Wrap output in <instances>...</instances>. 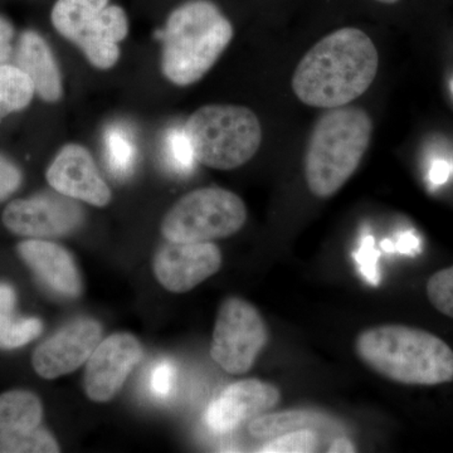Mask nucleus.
Wrapping results in <instances>:
<instances>
[{
  "label": "nucleus",
  "mask_w": 453,
  "mask_h": 453,
  "mask_svg": "<svg viewBox=\"0 0 453 453\" xmlns=\"http://www.w3.org/2000/svg\"><path fill=\"white\" fill-rule=\"evenodd\" d=\"M380 56L371 38L357 28L327 35L303 56L292 77V89L305 105L347 106L371 88Z\"/></svg>",
  "instance_id": "nucleus-1"
},
{
  "label": "nucleus",
  "mask_w": 453,
  "mask_h": 453,
  "mask_svg": "<svg viewBox=\"0 0 453 453\" xmlns=\"http://www.w3.org/2000/svg\"><path fill=\"white\" fill-rule=\"evenodd\" d=\"M356 351L366 366L405 386H440L453 380V350L417 327L381 325L357 335Z\"/></svg>",
  "instance_id": "nucleus-2"
},
{
  "label": "nucleus",
  "mask_w": 453,
  "mask_h": 453,
  "mask_svg": "<svg viewBox=\"0 0 453 453\" xmlns=\"http://www.w3.org/2000/svg\"><path fill=\"white\" fill-rule=\"evenodd\" d=\"M162 71L170 82H198L234 38L228 18L210 0H189L174 9L163 31Z\"/></svg>",
  "instance_id": "nucleus-3"
},
{
  "label": "nucleus",
  "mask_w": 453,
  "mask_h": 453,
  "mask_svg": "<svg viewBox=\"0 0 453 453\" xmlns=\"http://www.w3.org/2000/svg\"><path fill=\"white\" fill-rule=\"evenodd\" d=\"M372 134L371 116L359 107H336L320 116L305 154L310 192L318 198L336 195L362 163Z\"/></svg>",
  "instance_id": "nucleus-4"
},
{
  "label": "nucleus",
  "mask_w": 453,
  "mask_h": 453,
  "mask_svg": "<svg viewBox=\"0 0 453 453\" xmlns=\"http://www.w3.org/2000/svg\"><path fill=\"white\" fill-rule=\"evenodd\" d=\"M184 129L196 162L208 168L242 166L255 157L262 142L257 116L243 106H203L188 119Z\"/></svg>",
  "instance_id": "nucleus-5"
},
{
  "label": "nucleus",
  "mask_w": 453,
  "mask_h": 453,
  "mask_svg": "<svg viewBox=\"0 0 453 453\" xmlns=\"http://www.w3.org/2000/svg\"><path fill=\"white\" fill-rule=\"evenodd\" d=\"M50 18L56 31L79 46L95 67L109 70L119 61L118 43L129 32L127 13L119 5H109V0H57Z\"/></svg>",
  "instance_id": "nucleus-6"
},
{
  "label": "nucleus",
  "mask_w": 453,
  "mask_h": 453,
  "mask_svg": "<svg viewBox=\"0 0 453 453\" xmlns=\"http://www.w3.org/2000/svg\"><path fill=\"white\" fill-rule=\"evenodd\" d=\"M246 219L240 196L222 188H202L173 205L164 217L162 234L172 242H211L237 234Z\"/></svg>",
  "instance_id": "nucleus-7"
},
{
  "label": "nucleus",
  "mask_w": 453,
  "mask_h": 453,
  "mask_svg": "<svg viewBox=\"0 0 453 453\" xmlns=\"http://www.w3.org/2000/svg\"><path fill=\"white\" fill-rule=\"evenodd\" d=\"M267 340L266 323L258 310L246 300L228 297L217 315L211 357L229 374H246L266 347Z\"/></svg>",
  "instance_id": "nucleus-8"
},
{
  "label": "nucleus",
  "mask_w": 453,
  "mask_h": 453,
  "mask_svg": "<svg viewBox=\"0 0 453 453\" xmlns=\"http://www.w3.org/2000/svg\"><path fill=\"white\" fill-rule=\"evenodd\" d=\"M43 408L28 390L0 395V453H56L55 438L41 427Z\"/></svg>",
  "instance_id": "nucleus-9"
},
{
  "label": "nucleus",
  "mask_w": 453,
  "mask_h": 453,
  "mask_svg": "<svg viewBox=\"0 0 453 453\" xmlns=\"http://www.w3.org/2000/svg\"><path fill=\"white\" fill-rule=\"evenodd\" d=\"M61 196L17 199L5 208L3 223L9 231L26 237H59L73 234L82 225L83 210L70 196Z\"/></svg>",
  "instance_id": "nucleus-10"
},
{
  "label": "nucleus",
  "mask_w": 453,
  "mask_h": 453,
  "mask_svg": "<svg viewBox=\"0 0 453 453\" xmlns=\"http://www.w3.org/2000/svg\"><path fill=\"white\" fill-rule=\"evenodd\" d=\"M142 357V344L131 334H113L101 342L86 365V395L98 403L112 399Z\"/></svg>",
  "instance_id": "nucleus-11"
},
{
  "label": "nucleus",
  "mask_w": 453,
  "mask_h": 453,
  "mask_svg": "<svg viewBox=\"0 0 453 453\" xmlns=\"http://www.w3.org/2000/svg\"><path fill=\"white\" fill-rule=\"evenodd\" d=\"M222 267V253L211 242L164 244L154 258V273L166 290L183 294L216 275Z\"/></svg>",
  "instance_id": "nucleus-12"
},
{
  "label": "nucleus",
  "mask_w": 453,
  "mask_h": 453,
  "mask_svg": "<svg viewBox=\"0 0 453 453\" xmlns=\"http://www.w3.org/2000/svg\"><path fill=\"white\" fill-rule=\"evenodd\" d=\"M103 327L92 319H79L50 336L35 349L33 368L44 380L73 372L85 363L100 344Z\"/></svg>",
  "instance_id": "nucleus-13"
},
{
  "label": "nucleus",
  "mask_w": 453,
  "mask_h": 453,
  "mask_svg": "<svg viewBox=\"0 0 453 453\" xmlns=\"http://www.w3.org/2000/svg\"><path fill=\"white\" fill-rule=\"evenodd\" d=\"M47 180L59 195L96 207H105L111 201V190L101 178L94 157L81 145L61 149L47 170Z\"/></svg>",
  "instance_id": "nucleus-14"
},
{
  "label": "nucleus",
  "mask_w": 453,
  "mask_h": 453,
  "mask_svg": "<svg viewBox=\"0 0 453 453\" xmlns=\"http://www.w3.org/2000/svg\"><path fill=\"white\" fill-rule=\"evenodd\" d=\"M281 393L273 384L258 380H240L226 387L211 402L205 416L208 427L217 434H228L276 407Z\"/></svg>",
  "instance_id": "nucleus-15"
},
{
  "label": "nucleus",
  "mask_w": 453,
  "mask_h": 453,
  "mask_svg": "<svg viewBox=\"0 0 453 453\" xmlns=\"http://www.w3.org/2000/svg\"><path fill=\"white\" fill-rule=\"evenodd\" d=\"M18 253L38 279L56 294L76 297L81 291L79 270L64 247L35 238L18 244Z\"/></svg>",
  "instance_id": "nucleus-16"
},
{
  "label": "nucleus",
  "mask_w": 453,
  "mask_h": 453,
  "mask_svg": "<svg viewBox=\"0 0 453 453\" xmlns=\"http://www.w3.org/2000/svg\"><path fill=\"white\" fill-rule=\"evenodd\" d=\"M17 67L32 80L35 94L46 103H57L64 94L62 77L49 44L38 33L27 31L20 37Z\"/></svg>",
  "instance_id": "nucleus-17"
},
{
  "label": "nucleus",
  "mask_w": 453,
  "mask_h": 453,
  "mask_svg": "<svg viewBox=\"0 0 453 453\" xmlns=\"http://www.w3.org/2000/svg\"><path fill=\"white\" fill-rule=\"evenodd\" d=\"M35 94L32 80L19 67L0 65V120L28 106Z\"/></svg>",
  "instance_id": "nucleus-18"
},
{
  "label": "nucleus",
  "mask_w": 453,
  "mask_h": 453,
  "mask_svg": "<svg viewBox=\"0 0 453 453\" xmlns=\"http://www.w3.org/2000/svg\"><path fill=\"white\" fill-rule=\"evenodd\" d=\"M321 421L320 414L308 411H286L256 417L250 423V434L259 438H275L288 432L312 428Z\"/></svg>",
  "instance_id": "nucleus-19"
},
{
  "label": "nucleus",
  "mask_w": 453,
  "mask_h": 453,
  "mask_svg": "<svg viewBox=\"0 0 453 453\" xmlns=\"http://www.w3.org/2000/svg\"><path fill=\"white\" fill-rule=\"evenodd\" d=\"M104 144L107 166L112 175L119 179L129 177L138 157V149L129 130L120 125L109 127L104 136Z\"/></svg>",
  "instance_id": "nucleus-20"
},
{
  "label": "nucleus",
  "mask_w": 453,
  "mask_h": 453,
  "mask_svg": "<svg viewBox=\"0 0 453 453\" xmlns=\"http://www.w3.org/2000/svg\"><path fill=\"white\" fill-rule=\"evenodd\" d=\"M164 160L177 174H189L195 166L196 157L186 129H172L164 138Z\"/></svg>",
  "instance_id": "nucleus-21"
},
{
  "label": "nucleus",
  "mask_w": 453,
  "mask_h": 453,
  "mask_svg": "<svg viewBox=\"0 0 453 453\" xmlns=\"http://www.w3.org/2000/svg\"><path fill=\"white\" fill-rule=\"evenodd\" d=\"M319 437L311 428L288 432L265 443L262 453H311L318 451Z\"/></svg>",
  "instance_id": "nucleus-22"
},
{
  "label": "nucleus",
  "mask_w": 453,
  "mask_h": 453,
  "mask_svg": "<svg viewBox=\"0 0 453 453\" xmlns=\"http://www.w3.org/2000/svg\"><path fill=\"white\" fill-rule=\"evenodd\" d=\"M426 292L434 309L453 319V266L429 277Z\"/></svg>",
  "instance_id": "nucleus-23"
},
{
  "label": "nucleus",
  "mask_w": 453,
  "mask_h": 453,
  "mask_svg": "<svg viewBox=\"0 0 453 453\" xmlns=\"http://www.w3.org/2000/svg\"><path fill=\"white\" fill-rule=\"evenodd\" d=\"M43 330L42 321L37 318L13 319L3 335L0 336V348L16 349L28 344L41 335Z\"/></svg>",
  "instance_id": "nucleus-24"
},
{
  "label": "nucleus",
  "mask_w": 453,
  "mask_h": 453,
  "mask_svg": "<svg viewBox=\"0 0 453 453\" xmlns=\"http://www.w3.org/2000/svg\"><path fill=\"white\" fill-rule=\"evenodd\" d=\"M177 371L169 360H162L151 369L149 375V390L157 399H168L174 389Z\"/></svg>",
  "instance_id": "nucleus-25"
},
{
  "label": "nucleus",
  "mask_w": 453,
  "mask_h": 453,
  "mask_svg": "<svg viewBox=\"0 0 453 453\" xmlns=\"http://www.w3.org/2000/svg\"><path fill=\"white\" fill-rule=\"evenodd\" d=\"M380 257V252L375 251L374 240L368 235L362 243V249L357 253V261L362 267V273H365V279L372 285H378L380 282V275H378L377 261Z\"/></svg>",
  "instance_id": "nucleus-26"
},
{
  "label": "nucleus",
  "mask_w": 453,
  "mask_h": 453,
  "mask_svg": "<svg viewBox=\"0 0 453 453\" xmlns=\"http://www.w3.org/2000/svg\"><path fill=\"white\" fill-rule=\"evenodd\" d=\"M22 175L16 165L0 157V201L16 192Z\"/></svg>",
  "instance_id": "nucleus-27"
},
{
  "label": "nucleus",
  "mask_w": 453,
  "mask_h": 453,
  "mask_svg": "<svg viewBox=\"0 0 453 453\" xmlns=\"http://www.w3.org/2000/svg\"><path fill=\"white\" fill-rule=\"evenodd\" d=\"M16 292L9 285L0 283V336L13 320Z\"/></svg>",
  "instance_id": "nucleus-28"
},
{
  "label": "nucleus",
  "mask_w": 453,
  "mask_h": 453,
  "mask_svg": "<svg viewBox=\"0 0 453 453\" xmlns=\"http://www.w3.org/2000/svg\"><path fill=\"white\" fill-rule=\"evenodd\" d=\"M13 27L4 18L0 17V65L7 64L12 53Z\"/></svg>",
  "instance_id": "nucleus-29"
},
{
  "label": "nucleus",
  "mask_w": 453,
  "mask_h": 453,
  "mask_svg": "<svg viewBox=\"0 0 453 453\" xmlns=\"http://www.w3.org/2000/svg\"><path fill=\"white\" fill-rule=\"evenodd\" d=\"M449 168L445 162H437L432 166L431 177L432 183L434 184H442L447 180V177H449Z\"/></svg>",
  "instance_id": "nucleus-30"
},
{
  "label": "nucleus",
  "mask_w": 453,
  "mask_h": 453,
  "mask_svg": "<svg viewBox=\"0 0 453 453\" xmlns=\"http://www.w3.org/2000/svg\"><path fill=\"white\" fill-rule=\"evenodd\" d=\"M327 452L330 453H351L357 452L356 445L347 437L336 438L333 441Z\"/></svg>",
  "instance_id": "nucleus-31"
},
{
  "label": "nucleus",
  "mask_w": 453,
  "mask_h": 453,
  "mask_svg": "<svg viewBox=\"0 0 453 453\" xmlns=\"http://www.w3.org/2000/svg\"><path fill=\"white\" fill-rule=\"evenodd\" d=\"M414 247H417V240L412 234L404 235L403 238L399 240L398 250L402 252L412 251Z\"/></svg>",
  "instance_id": "nucleus-32"
},
{
  "label": "nucleus",
  "mask_w": 453,
  "mask_h": 453,
  "mask_svg": "<svg viewBox=\"0 0 453 453\" xmlns=\"http://www.w3.org/2000/svg\"><path fill=\"white\" fill-rule=\"evenodd\" d=\"M377 2L384 3V4H395L399 0H377Z\"/></svg>",
  "instance_id": "nucleus-33"
}]
</instances>
